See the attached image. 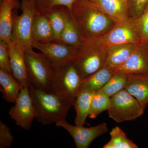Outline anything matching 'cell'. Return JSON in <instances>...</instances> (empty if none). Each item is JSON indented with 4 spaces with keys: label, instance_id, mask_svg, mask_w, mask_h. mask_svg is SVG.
I'll return each mask as SVG.
<instances>
[{
    "label": "cell",
    "instance_id": "obj_1",
    "mask_svg": "<svg viewBox=\"0 0 148 148\" xmlns=\"http://www.w3.org/2000/svg\"><path fill=\"white\" fill-rule=\"evenodd\" d=\"M69 12L82 40L101 37L115 24L93 3L86 0H77Z\"/></svg>",
    "mask_w": 148,
    "mask_h": 148
},
{
    "label": "cell",
    "instance_id": "obj_2",
    "mask_svg": "<svg viewBox=\"0 0 148 148\" xmlns=\"http://www.w3.org/2000/svg\"><path fill=\"white\" fill-rule=\"evenodd\" d=\"M29 89L36 112L37 121L43 125L56 123L66 119L74 104L62 95L46 92L29 84Z\"/></svg>",
    "mask_w": 148,
    "mask_h": 148
},
{
    "label": "cell",
    "instance_id": "obj_3",
    "mask_svg": "<svg viewBox=\"0 0 148 148\" xmlns=\"http://www.w3.org/2000/svg\"><path fill=\"white\" fill-rule=\"evenodd\" d=\"M107 51L99 37L82 40L73 62L82 78L103 68L106 62Z\"/></svg>",
    "mask_w": 148,
    "mask_h": 148
},
{
    "label": "cell",
    "instance_id": "obj_4",
    "mask_svg": "<svg viewBox=\"0 0 148 148\" xmlns=\"http://www.w3.org/2000/svg\"><path fill=\"white\" fill-rule=\"evenodd\" d=\"M32 49L25 50V59L29 84L50 92L56 69L46 56Z\"/></svg>",
    "mask_w": 148,
    "mask_h": 148
},
{
    "label": "cell",
    "instance_id": "obj_5",
    "mask_svg": "<svg viewBox=\"0 0 148 148\" xmlns=\"http://www.w3.org/2000/svg\"><path fill=\"white\" fill-rule=\"evenodd\" d=\"M18 15L14 10L13 12V28L11 40L24 48L25 50L32 49V25L38 12L35 0H21Z\"/></svg>",
    "mask_w": 148,
    "mask_h": 148
},
{
    "label": "cell",
    "instance_id": "obj_6",
    "mask_svg": "<svg viewBox=\"0 0 148 148\" xmlns=\"http://www.w3.org/2000/svg\"><path fill=\"white\" fill-rule=\"evenodd\" d=\"M82 81V78L75 64L70 63L56 69L50 92L66 97L74 104L81 92Z\"/></svg>",
    "mask_w": 148,
    "mask_h": 148
},
{
    "label": "cell",
    "instance_id": "obj_7",
    "mask_svg": "<svg viewBox=\"0 0 148 148\" xmlns=\"http://www.w3.org/2000/svg\"><path fill=\"white\" fill-rule=\"evenodd\" d=\"M145 110L138 100L124 89L110 97L107 111L109 117L120 123L140 117Z\"/></svg>",
    "mask_w": 148,
    "mask_h": 148
},
{
    "label": "cell",
    "instance_id": "obj_8",
    "mask_svg": "<svg viewBox=\"0 0 148 148\" xmlns=\"http://www.w3.org/2000/svg\"><path fill=\"white\" fill-rule=\"evenodd\" d=\"M10 118L17 126L28 130L36 118V112L29 87L21 88L14 105L9 112Z\"/></svg>",
    "mask_w": 148,
    "mask_h": 148
},
{
    "label": "cell",
    "instance_id": "obj_9",
    "mask_svg": "<svg viewBox=\"0 0 148 148\" xmlns=\"http://www.w3.org/2000/svg\"><path fill=\"white\" fill-rule=\"evenodd\" d=\"M99 38L107 48L113 46L142 42L130 18L115 23L109 32Z\"/></svg>",
    "mask_w": 148,
    "mask_h": 148
},
{
    "label": "cell",
    "instance_id": "obj_10",
    "mask_svg": "<svg viewBox=\"0 0 148 148\" xmlns=\"http://www.w3.org/2000/svg\"><path fill=\"white\" fill-rule=\"evenodd\" d=\"M58 127L66 130L72 136L77 148H88L96 138L104 135L108 131V124L103 123L96 126L89 127L73 125L69 124L66 119L56 123Z\"/></svg>",
    "mask_w": 148,
    "mask_h": 148
},
{
    "label": "cell",
    "instance_id": "obj_11",
    "mask_svg": "<svg viewBox=\"0 0 148 148\" xmlns=\"http://www.w3.org/2000/svg\"><path fill=\"white\" fill-rule=\"evenodd\" d=\"M32 47L46 56L56 69L73 62L78 49L58 42L41 43L34 42Z\"/></svg>",
    "mask_w": 148,
    "mask_h": 148
},
{
    "label": "cell",
    "instance_id": "obj_12",
    "mask_svg": "<svg viewBox=\"0 0 148 148\" xmlns=\"http://www.w3.org/2000/svg\"><path fill=\"white\" fill-rule=\"evenodd\" d=\"M115 73L148 76V49L141 42L123 65L115 70Z\"/></svg>",
    "mask_w": 148,
    "mask_h": 148
},
{
    "label": "cell",
    "instance_id": "obj_13",
    "mask_svg": "<svg viewBox=\"0 0 148 148\" xmlns=\"http://www.w3.org/2000/svg\"><path fill=\"white\" fill-rule=\"evenodd\" d=\"M8 44L12 73L15 79L21 85L22 88L29 87V77L25 59V49L11 40Z\"/></svg>",
    "mask_w": 148,
    "mask_h": 148
},
{
    "label": "cell",
    "instance_id": "obj_14",
    "mask_svg": "<svg viewBox=\"0 0 148 148\" xmlns=\"http://www.w3.org/2000/svg\"><path fill=\"white\" fill-rule=\"evenodd\" d=\"M0 6V40L8 42L11 40L13 28V12L19 8L17 0H1Z\"/></svg>",
    "mask_w": 148,
    "mask_h": 148
},
{
    "label": "cell",
    "instance_id": "obj_15",
    "mask_svg": "<svg viewBox=\"0 0 148 148\" xmlns=\"http://www.w3.org/2000/svg\"><path fill=\"white\" fill-rule=\"evenodd\" d=\"M33 42L49 43L57 42L48 18L46 14L37 12L32 25Z\"/></svg>",
    "mask_w": 148,
    "mask_h": 148
},
{
    "label": "cell",
    "instance_id": "obj_16",
    "mask_svg": "<svg viewBox=\"0 0 148 148\" xmlns=\"http://www.w3.org/2000/svg\"><path fill=\"white\" fill-rule=\"evenodd\" d=\"M93 3L115 23L130 18L127 5L122 0H95Z\"/></svg>",
    "mask_w": 148,
    "mask_h": 148
},
{
    "label": "cell",
    "instance_id": "obj_17",
    "mask_svg": "<svg viewBox=\"0 0 148 148\" xmlns=\"http://www.w3.org/2000/svg\"><path fill=\"white\" fill-rule=\"evenodd\" d=\"M139 43H132L107 48V57L105 65L115 71L126 62Z\"/></svg>",
    "mask_w": 148,
    "mask_h": 148
},
{
    "label": "cell",
    "instance_id": "obj_18",
    "mask_svg": "<svg viewBox=\"0 0 148 148\" xmlns=\"http://www.w3.org/2000/svg\"><path fill=\"white\" fill-rule=\"evenodd\" d=\"M125 89L145 109L148 104V76L128 75V81Z\"/></svg>",
    "mask_w": 148,
    "mask_h": 148
},
{
    "label": "cell",
    "instance_id": "obj_19",
    "mask_svg": "<svg viewBox=\"0 0 148 148\" xmlns=\"http://www.w3.org/2000/svg\"><path fill=\"white\" fill-rule=\"evenodd\" d=\"M115 73L113 69L104 65L94 73L82 78L80 92L83 91L96 92L100 90Z\"/></svg>",
    "mask_w": 148,
    "mask_h": 148
},
{
    "label": "cell",
    "instance_id": "obj_20",
    "mask_svg": "<svg viewBox=\"0 0 148 148\" xmlns=\"http://www.w3.org/2000/svg\"><path fill=\"white\" fill-rule=\"evenodd\" d=\"M0 85L3 99L14 104L22 88L20 84L12 74L0 69Z\"/></svg>",
    "mask_w": 148,
    "mask_h": 148
},
{
    "label": "cell",
    "instance_id": "obj_21",
    "mask_svg": "<svg viewBox=\"0 0 148 148\" xmlns=\"http://www.w3.org/2000/svg\"><path fill=\"white\" fill-rule=\"evenodd\" d=\"M95 91H83L77 96L73 107L76 112L75 122L76 125L84 126L89 112L92 98Z\"/></svg>",
    "mask_w": 148,
    "mask_h": 148
},
{
    "label": "cell",
    "instance_id": "obj_22",
    "mask_svg": "<svg viewBox=\"0 0 148 148\" xmlns=\"http://www.w3.org/2000/svg\"><path fill=\"white\" fill-rule=\"evenodd\" d=\"M46 15L50 22L56 42H58L70 16V12L67 8L59 6L56 7Z\"/></svg>",
    "mask_w": 148,
    "mask_h": 148
},
{
    "label": "cell",
    "instance_id": "obj_23",
    "mask_svg": "<svg viewBox=\"0 0 148 148\" xmlns=\"http://www.w3.org/2000/svg\"><path fill=\"white\" fill-rule=\"evenodd\" d=\"M82 42L81 36L70 14L58 42L78 48Z\"/></svg>",
    "mask_w": 148,
    "mask_h": 148
},
{
    "label": "cell",
    "instance_id": "obj_24",
    "mask_svg": "<svg viewBox=\"0 0 148 148\" xmlns=\"http://www.w3.org/2000/svg\"><path fill=\"white\" fill-rule=\"evenodd\" d=\"M111 139L103 148H137L138 146L126 137V134L118 126L110 132Z\"/></svg>",
    "mask_w": 148,
    "mask_h": 148
},
{
    "label": "cell",
    "instance_id": "obj_25",
    "mask_svg": "<svg viewBox=\"0 0 148 148\" xmlns=\"http://www.w3.org/2000/svg\"><path fill=\"white\" fill-rule=\"evenodd\" d=\"M127 81L128 75L116 73L107 83L98 91L102 92L109 97H112L125 89L127 85Z\"/></svg>",
    "mask_w": 148,
    "mask_h": 148
},
{
    "label": "cell",
    "instance_id": "obj_26",
    "mask_svg": "<svg viewBox=\"0 0 148 148\" xmlns=\"http://www.w3.org/2000/svg\"><path fill=\"white\" fill-rule=\"evenodd\" d=\"M110 97L99 92L96 91L92 98L89 112V117L95 119L104 111L108 108Z\"/></svg>",
    "mask_w": 148,
    "mask_h": 148
},
{
    "label": "cell",
    "instance_id": "obj_27",
    "mask_svg": "<svg viewBox=\"0 0 148 148\" xmlns=\"http://www.w3.org/2000/svg\"><path fill=\"white\" fill-rule=\"evenodd\" d=\"M77 0H35L37 10L39 13L46 14L56 7L63 6L71 10Z\"/></svg>",
    "mask_w": 148,
    "mask_h": 148
},
{
    "label": "cell",
    "instance_id": "obj_28",
    "mask_svg": "<svg viewBox=\"0 0 148 148\" xmlns=\"http://www.w3.org/2000/svg\"><path fill=\"white\" fill-rule=\"evenodd\" d=\"M132 20L141 41L146 42L148 40V4L141 15Z\"/></svg>",
    "mask_w": 148,
    "mask_h": 148
},
{
    "label": "cell",
    "instance_id": "obj_29",
    "mask_svg": "<svg viewBox=\"0 0 148 148\" xmlns=\"http://www.w3.org/2000/svg\"><path fill=\"white\" fill-rule=\"evenodd\" d=\"M148 4V0H128L127 5L130 18H138Z\"/></svg>",
    "mask_w": 148,
    "mask_h": 148
},
{
    "label": "cell",
    "instance_id": "obj_30",
    "mask_svg": "<svg viewBox=\"0 0 148 148\" xmlns=\"http://www.w3.org/2000/svg\"><path fill=\"white\" fill-rule=\"evenodd\" d=\"M14 138L9 127L1 121H0V148H10Z\"/></svg>",
    "mask_w": 148,
    "mask_h": 148
},
{
    "label": "cell",
    "instance_id": "obj_31",
    "mask_svg": "<svg viewBox=\"0 0 148 148\" xmlns=\"http://www.w3.org/2000/svg\"><path fill=\"white\" fill-rule=\"evenodd\" d=\"M0 69L12 74L8 44L2 40H0Z\"/></svg>",
    "mask_w": 148,
    "mask_h": 148
},
{
    "label": "cell",
    "instance_id": "obj_32",
    "mask_svg": "<svg viewBox=\"0 0 148 148\" xmlns=\"http://www.w3.org/2000/svg\"><path fill=\"white\" fill-rule=\"evenodd\" d=\"M122 1L123 3H125L126 5H127V1H128V0H122Z\"/></svg>",
    "mask_w": 148,
    "mask_h": 148
},
{
    "label": "cell",
    "instance_id": "obj_33",
    "mask_svg": "<svg viewBox=\"0 0 148 148\" xmlns=\"http://www.w3.org/2000/svg\"><path fill=\"white\" fill-rule=\"evenodd\" d=\"M145 43L146 46H147V49H148V40L146 42H145Z\"/></svg>",
    "mask_w": 148,
    "mask_h": 148
},
{
    "label": "cell",
    "instance_id": "obj_34",
    "mask_svg": "<svg viewBox=\"0 0 148 148\" xmlns=\"http://www.w3.org/2000/svg\"><path fill=\"white\" fill-rule=\"evenodd\" d=\"M86 1H90V2H92L93 3L94 2V1H95V0H86Z\"/></svg>",
    "mask_w": 148,
    "mask_h": 148
},
{
    "label": "cell",
    "instance_id": "obj_35",
    "mask_svg": "<svg viewBox=\"0 0 148 148\" xmlns=\"http://www.w3.org/2000/svg\"><path fill=\"white\" fill-rule=\"evenodd\" d=\"M0 1H1V0H0Z\"/></svg>",
    "mask_w": 148,
    "mask_h": 148
}]
</instances>
